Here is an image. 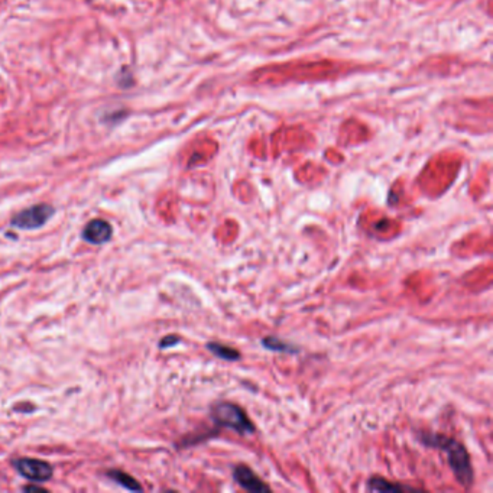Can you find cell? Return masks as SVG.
<instances>
[{"label":"cell","instance_id":"6da1fadb","mask_svg":"<svg viewBox=\"0 0 493 493\" xmlns=\"http://www.w3.org/2000/svg\"><path fill=\"white\" fill-rule=\"evenodd\" d=\"M421 440L424 444L440 448L441 451L447 454L448 466L455 480L459 482L463 487L469 489L473 484L475 475H473L470 455L466 447L460 441H457L455 438H451L447 436H441V434H422Z\"/></svg>","mask_w":493,"mask_h":493},{"label":"cell","instance_id":"7a4b0ae2","mask_svg":"<svg viewBox=\"0 0 493 493\" xmlns=\"http://www.w3.org/2000/svg\"><path fill=\"white\" fill-rule=\"evenodd\" d=\"M210 416L217 427L229 429L240 436H252L256 429L244 409L229 401L215 402L210 408Z\"/></svg>","mask_w":493,"mask_h":493},{"label":"cell","instance_id":"3957f363","mask_svg":"<svg viewBox=\"0 0 493 493\" xmlns=\"http://www.w3.org/2000/svg\"><path fill=\"white\" fill-rule=\"evenodd\" d=\"M55 213V208L50 204H37L25 208L16 216L12 217L11 225L21 230H35L42 227L51 216Z\"/></svg>","mask_w":493,"mask_h":493},{"label":"cell","instance_id":"277c9868","mask_svg":"<svg viewBox=\"0 0 493 493\" xmlns=\"http://www.w3.org/2000/svg\"><path fill=\"white\" fill-rule=\"evenodd\" d=\"M12 466L25 479L32 480V482H38V483L50 480L54 475L52 466L50 463L42 462V460H37V459H29V457H21V459H15L12 462Z\"/></svg>","mask_w":493,"mask_h":493},{"label":"cell","instance_id":"5b68a950","mask_svg":"<svg viewBox=\"0 0 493 493\" xmlns=\"http://www.w3.org/2000/svg\"><path fill=\"white\" fill-rule=\"evenodd\" d=\"M234 482L244 490L254 493L271 492V486H268L251 468L244 465H237L233 469Z\"/></svg>","mask_w":493,"mask_h":493},{"label":"cell","instance_id":"8992f818","mask_svg":"<svg viewBox=\"0 0 493 493\" xmlns=\"http://www.w3.org/2000/svg\"><path fill=\"white\" fill-rule=\"evenodd\" d=\"M83 239L91 244H103L108 243L113 236V229L110 223L101 219H94L89 222L81 233Z\"/></svg>","mask_w":493,"mask_h":493},{"label":"cell","instance_id":"52a82bcc","mask_svg":"<svg viewBox=\"0 0 493 493\" xmlns=\"http://www.w3.org/2000/svg\"><path fill=\"white\" fill-rule=\"evenodd\" d=\"M205 347L211 355L222 359V361H226V362H237L242 358L239 350H236L232 346L219 343V341H208L205 344Z\"/></svg>","mask_w":493,"mask_h":493},{"label":"cell","instance_id":"ba28073f","mask_svg":"<svg viewBox=\"0 0 493 493\" xmlns=\"http://www.w3.org/2000/svg\"><path fill=\"white\" fill-rule=\"evenodd\" d=\"M261 344L269 350V351H278V353H298V347H295L294 344L283 340V339H279V337H275V336H266L261 340Z\"/></svg>","mask_w":493,"mask_h":493},{"label":"cell","instance_id":"9c48e42d","mask_svg":"<svg viewBox=\"0 0 493 493\" xmlns=\"http://www.w3.org/2000/svg\"><path fill=\"white\" fill-rule=\"evenodd\" d=\"M368 489L372 492H402V490H414L408 486H402L400 483H394L386 480L380 476H373L368 480Z\"/></svg>","mask_w":493,"mask_h":493},{"label":"cell","instance_id":"30bf717a","mask_svg":"<svg viewBox=\"0 0 493 493\" xmlns=\"http://www.w3.org/2000/svg\"><path fill=\"white\" fill-rule=\"evenodd\" d=\"M108 476L110 479H113L118 484L123 486L125 489H129V490H133V492H140L142 490V486L139 484V482L136 479H133L132 476H129L128 473L125 472H120V470H112L108 473Z\"/></svg>","mask_w":493,"mask_h":493},{"label":"cell","instance_id":"8fae6325","mask_svg":"<svg viewBox=\"0 0 493 493\" xmlns=\"http://www.w3.org/2000/svg\"><path fill=\"white\" fill-rule=\"evenodd\" d=\"M181 341L180 336H175V334H169L166 337H164L161 341H159V347L161 348H168V347H172L175 344H178Z\"/></svg>","mask_w":493,"mask_h":493},{"label":"cell","instance_id":"7c38bea8","mask_svg":"<svg viewBox=\"0 0 493 493\" xmlns=\"http://www.w3.org/2000/svg\"><path fill=\"white\" fill-rule=\"evenodd\" d=\"M23 490H25V492H47L44 487L35 486V484H33V486H25V487H23Z\"/></svg>","mask_w":493,"mask_h":493}]
</instances>
